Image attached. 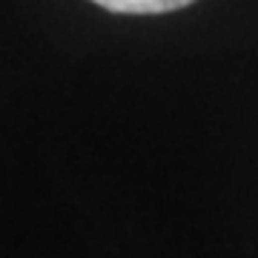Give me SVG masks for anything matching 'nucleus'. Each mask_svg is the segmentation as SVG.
I'll list each match as a JSON object with an SVG mask.
<instances>
[{
	"label": "nucleus",
	"mask_w": 258,
	"mask_h": 258,
	"mask_svg": "<svg viewBox=\"0 0 258 258\" xmlns=\"http://www.w3.org/2000/svg\"><path fill=\"white\" fill-rule=\"evenodd\" d=\"M92 3L115 15H164V12L184 9L195 0H92Z\"/></svg>",
	"instance_id": "nucleus-1"
}]
</instances>
